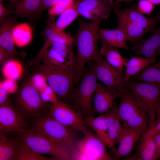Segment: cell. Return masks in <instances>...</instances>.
<instances>
[{
    "instance_id": "1",
    "label": "cell",
    "mask_w": 160,
    "mask_h": 160,
    "mask_svg": "<svg viewBox=\"0 0 160 160\" xmlns=\"http://www.w3.org/2000/svg\"><path fill=\"white\" fill-rule=\"evenodd\" d=\"M102 20L99 19L87 22L81 18L78 19V29L73 37L77 50L75 69L80 80L84 73L87 63L92 61L97 64L103 59L97 46L98 33Z\"/></svg>"
},
{
    "instance_id": "2",
    "label": "cell",
    "mask_w": 160,
    "mask_h": 160,
    "mask_svg": "<svg viewBox=\"0 0 160 160\" xmlns=\"http://www.w3.org/2000/svg\"><path fill=\"white\" fill-rule=\"evenodd\" d=\"M113 9L118 19L117 28L126 35L132 46L138 43L146 33L152 32L160 22V9L151 17H147L138 12L137 5L121 9L119 3L114 4Z\"/></svg>"
},
{
    "instance_id": "3",
    "label": "cell",
    "mask_w": 160,
    "mask_h": 160,
    "mask_svg": "<svg viewBox=\"0 0 160 160\" xmlns=\"http://www.w3.org/2000/svg\"><path fill=\"white\" fill-rule=\"evenodd\" d=\"M120 93L121 102L116 106V111L123 127L145 131L151 122L147 106L135 93L127 89Z\"/></svg>"
},
{
    "instance_id": "4",
    "label": "cell",
    "mask_w": 160,
    "mask_h": 160,
    "mask_svg": "<svg viewBox=\"0 0 160 160\" xmlns=\"http://www.w3.org/2000/svg\"><path fill=\"white\" fill-rule=\"evenodd\" d=\"M17 133L18 139L38 153L51 155L57 160H72V148L52 140L34 128Z\"/></svg>"
},
{
    "instance_id": "5",
    "label": "cell",
    "mask_w": 160,
    "mask_h": 160,
    "mask_svg": "<svg viewBox=\"0 0 160 160\" xmlns=\"http://www.w3.org/2000/svg\"><path fill=\"white\" fill-rule=\"evenodd\" d=\"M14 106L26 119L31 122L49 112L50 104L43 100L32 82L24 84L13 98Z\"/></svg>"
},
{
    "instance_id": "6",
    "label": "cell",
    "mask_w": 160,
    "mask_h": 160,
    "mask_svg": "<svg viewBox=\"0 0 160 160\" xmlns=\"http://www.w3.org/2000/svg\"><path fill=\"white\" fill-rule=\"evenodd\" d=\"M38 66V71L46 79L58 100L65 102L71 100L74 86L80 80L74 67L63 69L49 67L44 64Z\"/></svg>"
},
{
    "instance_id": "7",
    "label": "cell",
    "mask_w": 160,
    "mask_h": 160,
    "mask_svg": "<svg viewBox=\"0 0 160 160\" xmlns=\"http://www.w3.org/2000/svg\"><path fill=\"white\" fill-rule=\"evenodd\" d=\"M31 124L32 127L52 140L73 149L77 141L75 130L61 124L48 113L33 120Z\"/></svg>"
},
{
    "instance_id": "8",
    "label": "cell",
    "mask_w": 160,
    "mask_h": 160,
    "mask_svg": "<svg viewBox=\"0 0 160 160\" xmlns=\"http://www.w3.org/2000/svg\"><path fill=\"white\" fill-rule=\"evenodd\" d=\"M82 77L80 84L73 89L71 100L73 108L87 117L92 115V97L98 84L93 65Z\"/></svg>"
},
{
    "instance_id": "9",
    "label": "cell",
    "mask_w": 160,
    "mask_h": 160,
    "mask_svg": "<svg viewBox=\"0 0 160 160\" xmlns=\"http://www.w3.org/2000/svg\"><path fill=\"white\" fill-rule=\"evenodd\" d=\"M106 146L96 134L89 130L77 141L73 151V160H112Z\"/></svg>"
},
{
    "instance_id": "10",
    "label": "cell",
    "mask_w": 160,
    "mask_h": 160,
    "mask_svg": "<svg viewBox=\"0 0 160 160\" xmlns=\"http://www.w3.org/2000/svg\"><path fill=\"white\" fill-rule=\"evenodd\" d=\"M124 87L134 92L147 106L149 113L151 125L155 121L156 113L160 103V87L155 83L132 80L124 81Z\"/></svg>"
},
{
    "instance_id": "11",
    "label": "cell",
    "mask_w": 160,
    "mask_h": 160,
    "mask_svg": "<svg viewBox=\"0 0 160 160\" xmlns=\"http://www.w3.org/2000/svg\"><path fill=\"white\" fill-rule=\"evenodd\" d=\"M66 103L57 100L50 104L48 113L63 125L85 134L89 130L81 115Z\"/></svg>"
},
{
    "instance_id": "12",
    "label": "cell",
    "mask_w": 160,
    "mask_h": 160,
    "mask_svg": "<svg viewBox=\"0 0 160 160\" xmlns=\"http://www.w3.org/2000/svg\"><path fill=\"white\" fill-rule=\"evenodd\" d=\"M31 127V122L24 118L13 105L0 106V132L8 134Z\"/></svg>"
},
{
    "instance_id": "13",
    "label": "cell",
    "mask_w": 160,
    "mask_h": 160,
    "mask_svg": "<svg viewBox=\"0 0 160 160\" xmlns=\"http://www.w3.org/2000/svg\"><path fill=\"white\" fill-rule=\"evenodd\" d=\"M114 5L113 0H76L74 4L79 15L92 20L107 18Z\"/></svg>"
},
{
    "instance_id": "14",
    "label": "cell",
    "mask_w": 160,
    "mask_h": 160,
    "mask_svg": "<svg viewBox=\"0 0 160 160\" xmlns=\"http://www.w3.org/2000/svg\"><path fill=\"white\" fill-rule=\"evenodd\" d=\"M97 80L106 86L114 89L120 93L126 88L124 86L125 72L120 71L110 65L105 59L93 65Z\"/></svg>"
},
{
    "instance_id": "15",
    "label": "cell",
    "mask_w": 160,
    "mask_h": 160,
    "mask_svg": "<svg viewBox=\"0 0 160 160\" xmlns=\"http://www.w3.org/2000/svg\"><path fill=\"white\" fill-rule=\"evenodd\" d=\"M121 94L116 89L98 83L94 99L92 115L105 113L115 106L114 100Z\"/></svg>"
},
{
    "instance_id": "16",
    "label": "cell",
    "mask_w": 160,
    "mask_h": 160,
    "mask_svg": "<svg viewBox=\"0 0 160 160\" xmlns=\"http://www.w3.org/2000/svg\"><path fill=\"white\" fill-rule=\"evenodd\" d=\"M152 33L149 38L142 39L137 44L132 46L133 55L151 58L160 56V22L158 27Z\"/></svg>"
},
{
    "instance_id": "17",
    "label": "cell",
    "mask_w": 160,
    "mask_h": 160,
    "mask_svg": "<svg viewBox=\"0 0 160 160\" xmlns=\"http://www.w3.org/2000/svg\"><path fill=\"white\" fill-rule=\"evenodd\" d=\"M16 16H7L1 24L0 46L6 50L12 57L17 54L12 36V32L16 25Z\"/></svg>"
},
{
    "instance_id": "18",
    "label": "cell",
    "mask_w": 160,
    "mask_h": 160,
    "mask_svg": "<svg viewBox=\"0 0 160 160\" xmlns=\"http://www.w3.org/2000/svg\"><path fill=\"white\" fill-rule=\"evenodd\" d=\"M116 105L105 113L104 115L107 125L109 144L108 147L113 148L118 143L122 137L124 128L121 124L116 111Z\"/></svg>"
},
{
    "instance_id": "19",
    "label": "cell",
    "mask_w": 160,
    "mask_h": 160,
    "mask_svg": "<svg viewBox=\"0 0 160 160\" xmlns=\"http://www.w3.org/2000/svg\"><path fill=\"white\" fill-rule=\"evenodd\" d=\"M124 131L113 159L118 160L129 154L139 139L143 131L131 128H124Z\"/></svg>"
},
{
    "instance_id": "20",
    "label": "cell",
    "mask_w": 160,
    "mask_h": 160,
    "mask_svg": "<svg viewBox=\"0 0 160 160\" xmlns=\"http://www.w3.org/2000/svg\"><path fill=\"white\" fill-rule=\"evenodd\" d=\"M98 39L102 45L126 50L129 49L126 43L127 39L126 35L122 30L118 28L114 29L100 28Z\"/></svg>"
},
{
    "instance_id": "21",
    "label": "cell",
    "mask_w": 160,
    "mask_h": 160,
    "mask_svg": "<svg viewBox=\"0 0 160 160\" xmlns=\"http://www.w3.org/2000/svg\"><path fill=\"white\" fill-rule=\"evenodd\" d=\"M46 39L51 43L71 44L73 43V36L59 30L56 26L54 17H51L47 22V25L42 32Z\"/></svg>"
},
{
    "instance_id": "22",
    "label": "cell",
    "mask_w": 160,
    "mask_h": 160,
    "mask_svg": "<svg viewBox=\"0 0 160 160\" xmlns=\"http://www.w3.org/2000/svg\"><path fill=\"white\" fill-rule=\"evenodd\" d=\"M84 121L86 126L93 129L95 132L96 135L108 146L109 139L107 125L104 115L97 117H94L92 115H89L86 117Z\"/></svg>"
},
{
    "instance_id": "23",
    "label": "cell",
    "mask_w": 160,
    "mask_h": 160,
    "mask_svg": "<svg viewBox=\"0 0 160 160\" xmlns=\"http://www.w3.org/2000/svg\"><path fill=\"white\" fill-rule=\"evenodd\" d=\"M0 132V160H15L18 146V140Z\"/></svg>"
},
{
    "instance_id": "24",
    "label": "cell",
    "mask_w": 160,
    "mask_h": 160,
    "mask_svg": "<svg viewBox=\"0 0 160 160\" xmlns=\"http://www.w3.org/2000/svg\"><path fill=\"white\" fill-rule=\"evenodd\" d=\"M156 58H143L139 56L132 57L127 61L126 67L124 81L129 80L130 78L140 72L147 66L154 63Z\"/></svg>"
},
{
    "instance_id": "25",
    "label": "cell",
    "mask_w": 160,
    "mask_h": 160,
    "mask_svg": "<svg viewBox=\"0 0 160 160\" xmlns=\"http://www.w3.org/2000/svg\"><path fill=\"white\" fill-rule=\"evenodd\" d=\"M142 140L137 154L127 159L155 160L156 146L154 135L143 137Z\"/></svg>"
},
{
    "instance_id": "26",
    "label": "cell",
    "mask_w": 160,
    "mask_h": 160,
    "mask_svg": "<svg viewBox=\"0 0 160 160\" xmlns=\"http://www.w3.org/2000/svg\"><path fill=\"white\" fill-rule=\"evenodd\" d=\"M130 79L146 83H155L160 87V61L151 64Z\"/></svg>"
},
{
    "instance_id": "27",
    "label": "cell",
    "mask_w": 160,
    "mask_h": 160,
    "mask_svg": "<svg viewBox=\"0 0 160 160\" xmlns=\"http://www.w3.org/2000/svg\"><path fill=\"white\" fill-rule=\"evenodd\" d=\"M110 46L102 45L100 53L106 58L107 62L111 66L118 70L123 72L124 66H126L129 60L122 57L119 51Z\"/></svg>"
},
{
    "instance_id": "28",
    "label": "cell",
    "mask_w": 160,
    "mask_h": 160,
    "mask_svg": "<svg viewBox=\"0 0 160 160\" xmlns=\"http://www.w3.org/2000/svg\"><path fill=\"white\" fill-rule=\"evenodd\" d=\"M41 59L43 64L53 68L65 69L74 67L51 48L45 51Z\"/></svg>"
},
{
    "instance_id": "29",
    "label": "cell",
    "mask_w": 160,
    "mask_h": 160,
    "mask_svg": "<svg viewBox=\"0 0 160 160\" xmlns=\"http://www.w3.org/2000/svg\"><path fill=\"white\" fill-rule=\"evenodd\" d=\"M41 0H21L13 14L29 19L33 18L39 10Z\"/></svg>"
},
{
    "instance_id": "30",
    "label": "cell",
    "mask_w": 160,
    "mask_h": 160,
    "mask_svg": "<svg viewBox=\"0 0 160 160\" xmlns=\"http://www.w3.org/2000/svg\"><path fill=\"white\" fill-rule=\"evenodd\" d=\"M32 36L31 27L27 23L16 25L13 30L14 42L18 47H23L28 44L31 41Z\"/></svg>"
},
{
    "instance_id": "31",
    "label": "cell",
    "mask_w": 160,
    "mask_h": 160,
    "mask_svg": "<svg viewBox=\"0 0 160 160\" xmlns=\"http://www.w3.org/2000/svg\"><path fill=\"white\" fill-rule=\"evenodd\" d=\"M17 139L18 140V146L15 160H57L54 157H45L35 152L25 144Z\"/></svg>"
},
{
    "instance_id": "32",
    "label": "cell",
    "mask_w": 160,
    "mask_h": 160,
    "mask_svg": "<svg viewBox=\"0 0 160 160\" xmlns=\"http://www.w3.org/2000/svg\"><path fill=\"white\" fill-rule=\"evenodd\" d=\"M79 15L73 4L60 15L55 22L56 26L59 30H64Z\"/></svg>"
},
{
    "instance_id": "33",
    "label": "cell",
    "mask_w": 160,
    "mask_h": 160,
    "mask_svg": "<svg viewBox=\"0 0 160 160\" xmlns=\"http://www.w3.org/2000/svg\"><path fill=\"white\" fill-rule=\"evenodd\" d=\"M2 71L4 76L7 79L16 80L21 75L23 68L19 61L10 60L7 61L4 64Z\"/></svg>"
},
{
    "instance_id": "34",
    "label": "cell",
    "mask_w": 160,
    "mask_h": 160,
    "mask_svg": "<svg viewBox=\"0 0 160 160\" xmlns=\"http://www.w3.org/2000/svg\"><path fill=\"white\" fill-rule=\"evenodd\" d=\"M73 44L52 42L50 46L51 48L67 60L71 65L74 67L75 55L73 53Z\"/></svg>"
},
{
    "instance_id": "35",
    "label": "cell",
    "mask_w": 160,
    "mask_h": 160,
    "mask_svg": "<svg viewBox=\"0 0 160 160\" xmlns=\"http://www.w3.org/2000/svg\"><path fill=\"white\" fill-rule=\"evenodd\" d=\"M154 8V5L149 0H139L137 5V9L139 12L148 15H151Z\"/></svg>"
},
{
    "instance_id": "36",
    "label": "cell",
    "mask_w": 160,
    "mask_h": 160,
    "mask_svg": "<svg viewBox=\"0 0 160 160\" xmlns=\"http://www.w3.org/2000/svg\"><path fill=\"white\" fill-rule=\"evenodd\" d=\"M57 0H41L40 7L35 14L34 18H37L39 17L41 13L46 9L50 8L54 4Z\"/></svg>"
},
{
    "instance_id": "37",
    "label": "cell",
    "mask_w": 160,
    "mask_h": 160,
    "mask_svg": "<svg viewBox=\"0 0 160 160\" xmlns=\"http://www.w3.org/2000/svg\"><path fill=\"white\" fill-rule=\"evenodd\" d=\"M0 84L9 93L16 91L17 88V85L16 80L7 79L3 82H1Z\"/></svg>"
},
{
    "instance_id": "38",
    "label": "cell",
    "mask_w": 160,
    "mask_h": 160,
    "mask_svg": "<svg viewBox=\"0 0 160 160\" xmlns=\"http://www.w3.org/2000/svg\"><path fill=\"white\" fill-rule=\"evenodd\" d=\"M159 132H160V121L150 126L148 128L146 129L143 132V137L153 135Z\"/></svg>"
},
{
    "instance_id": "39",
    "label": "cell",
    "mask_w": 160,
    "mask_h": 160,
    "mask_svg": "<svg viewBox=\"0 0 160 160\" xmlns=\"http://www.w3.org/2000/svg\"><path fill=\"white\" fill-rule=\"evenodd\" d=\"M9 93L0 85V106L4 105L12 104L9 100Z\"/></svg>"
},
{
    "instance_id": "40",
    "label": "cell",
    "mask_w": 160,
    "mask_h": 160,
    "mask_svg": "<svg viewBox=\"0 0 160 160\" xmlns=\"http://www.w3.org/2000/svg\"><path fill=\"white\" fill-rule=\"evenodd\" d=\"M13 12L10 9L6 8L0 2V23H2L6 17L8 15L12 14Z\"/></svg>"
},
{
    "instance_id": "41",
    "label": "cell",
    "mask_w": 160,
    "mask_h": 160,
    "mask_svg": "<svg viewBox=\"0 0 160 160\" xmlns=\"http://www.w3.org/2000/svg\"><path fill=\"white\" fill-rule=\"evenodd\" d=\"M156 146V152L155 160H157L160 157V132L154 135Z\"/></svg>"
},
{
    "instance_id": "42",
    "label": "cell",
    "mask_w": 160,
    "mask_h": 160,
    "mask_svg": "<svg viewBox=\"0 0 160 160\" xmlns=\"http://www.w3.org/2000/svg\"><path fill=\"white\" fill-rule=\"evenodd\" d=\"M74 0H57L56 3L65 9H67L74 4Z\"/></svg>"
},
{
    "instance_id": "43",
    "label": "cell",
    "mask_w": 160,
    "mask_h": 160,
    "mask_svg": "<svg viewBox=\"0 0 160 160\" xmlns=\"http://www.w3.org/2000/svg\"><path fill=\"white\" fill-rule=\"evenodd\" d=\"M12 57L9 53L0 46V63L2 64L9 58Z\"/></svg>"
},
{
    "instance_id": "44",
    "label": "cell",
    "mask_w": 160,
    "mask_h": 160,
    "mask_svg": "<svg viewBox=\"0 0 160 160\" xmlns=\"http://www.w3.org/2000/svg\"><path fill=\"white\" fill-rule=\"evenodd\" d=\"M21 0H10L8 7L10 9H16Z\"/></svg>"
},
{
    "instance_id": "45",
    "label": "cell",
    "mask_w": 160,
    "mask_h": 160,
    "mask_svg": "<svg viewBox=\"0 0 160 160\" xmlns=\"http://www.w3.org/2000/svg\"><path fill=\"white\" fill-rule=\"evenodd\" d=\"M159 121H160V103L159 104L156 110V120L150 126L156 124Z\"/></svg>"
},
{
    "instance_id": "46",
    "label": "cell",
    "mask_w": 160,
    "mask_h": 160,
    "mask_svg": "<svg viewBox=\"0 0 160 160\" xmlns=\"http://www.w3.org/2000/svg\"><path fill=\"white\" fill-rule=\"evenodd\" d=\"M153 4L157 5L160 4V0H149Z\"/></svg>"
},
{
    "instance_id": "47",
    "label": "cell",
    "mask_w": 160,
    "mask_h": 160,
    "mask_svg": "<svg viewBox=\"0 0 160 160\" xmlns=\"http://www.w3.org/2000/svg\"><path fill=\"white\" fill-rule=\"evenodd\" d=\"M133 0H116V2H114V4H117L122 1L129 2Z\"/></svg>"
},
{
    "instance_id": "48",
    "label": "cell",
    "mask_w": 160,
    "mask_h": 160,
    "mask_svg": "<svg viewBox=\"0 0 160 160\" xmlns=\"http://www.w3.org/2000/svg\"><path fill=\"white\" fill-rule=\"evenodd\" d=\"M6 0H8L9 1H10V0H0V2H1L3 1H6Z\"/></svg>"
}]
</instances>
